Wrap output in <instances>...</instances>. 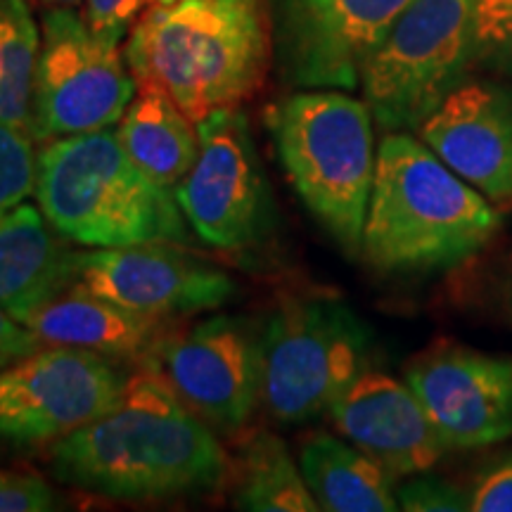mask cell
I'll list each match as a JSON object with an SVG mask.
<instances>
[{"label": "cell", "mask_w": 512, "mask_h": 512, "mask_svg": "<svg viewBox=\"0 0 512 512\" xmlns=\"http://www.w3.org/2000/svg\"><path fill=\"white\" fill-rule=\"evenodd\" d=\"M55 479L114 501L202 496L230 482L233 458L171 384L143 366L112 411L50 451Z\"/></svg>", "instance_id": "6da1fadb"}, {"label": "cell", "mask_w": 512, "mask_h": 512, "mask_svg": "<svg viewBox=\"0 0 512 512\" xmlns=\"http://www.w3.org/2000/svg\"><path fill=\"white\" fill-rule=\"evenodd\" d=\"M501 214L408 131L384 133L361 256L380 273H427L475 259Z\"/></svg>", "instance_id": "7a4b0ae2"}, {"label": "cell", "mask_w": 512, "mask_h": 512, "mask_svg": "<svg viewBox=\"0 0 512 512\" xmlns=\"http://www.w3.org/2000/svg\"><path fill=\"white\" fill-rule=\"evenodd\" d=\"M136 83H155L188 117L238 107L273 62L268 0H176L138 17L126 43Z\"/></svg>", "instance_id": "3957f363"}, {"label": "cell", "mask_w": 512, "mask_h": 512, "mask_svg": "<svg viewBox=\"0 0 512 512\" xmlns=\"http://www.w3.org/2000/svg\"><path fill=\"white\" fill-rule=\"evenodd\" d=\"M36 202L50 228L81 247L181 245L174 190L133 162L117 128L48 140L36 157Z\"/></svg>", "instance_id": "277c9868"}, {"label": "cell", "mask_w": 512, "mask_h": 512, "mask_svg": "<svg viewBox=\"0 0 512 512\" xmlns=\"http://www.w3.org/2000/svg\"><path fill=\"white\" fill-rule=\"evenodd\" d=\"M294 192L349 256H361L377 145L366 100L337 88H304L266 114Z\"/></svg>", "instance_id": "5b68a950"}, {"label": "cell", "mask_w": 512, "mask_h": 512, "mask_svg": "<svg viewBox=\"0 0 512 512\" xmlns=\"http://www.w3.org/2000/svg\"><path fill=\"white\" fill-rule=\"evenodd\" d=\"M373 330L335 294H297L275 306L259 332V401L275 422L328 415L370 368Z\"/></svg>", "instance_id": "8992f818"}, {"label": "cell", "mask_w": 512, "mask_h": 512, "mask_svg": "<svg viewBox=\"0 0 512 512\" xmlns=\"http://www.w3.org/2000/svg\"><path fill=\"white\" fill-rule=\"evenodd\" d=\"M479 0H411L361 74L384 133L418 131L477 64Z\"/></svg>", "instance_id": "52a82bcc"}, {"label": "cell", "mask_w": 512, "mask_h": 512, "mask_svg": "<svg viewBox=\"0 0 512 512\" xmlns=\"http://www.w3.org/2000/svg\"><path fill=\"white\" fill-rule=\"evenodd\" d=\"M119 38L98 34L76 8H50L41 24L31 136L36 143L112 128L136 98Z\"/></svg>", "instance_id": "ba28073f"}, {"label": "cell", "mask_w": 512, "mask_h": 512, "mask_svg": "<svg viewBox=\"0 0 512 512\" xmlns=\"http://www.w3.org/2000/svg\"><path fill=\"white\" fill-rule=\"evenodd\" d=\"M200 155L174 195L197 238L216 249H242L266 238L275 223L268 178L247 117L238 107L197 121Z\"/></svg>", "instance_id": "9c48e42d"}, {"label": "cell", "mask_w": 512, "mask_h": 512, "mask_svg": "<svg viewBox=\"0 0 512 512\" xmlns=\"http://www.w3.org/2000/svg\"><path fill=\"white\" fill-rule=\"evenodd\" d=\"M411 0H268L273 62L285 86L356 91Z\"/></svg>", "instance_id": "30bf717a"}, {"label": "cell", "mask_w": 512, "mask_h": 512, "mask_svg": "<svg viewBox=\"0 0 512 512\" xmlns=\"http://www.w3.org/2000/svg\"><path fill=\"white\" fill-rule=\"evenodd\" d=\"M126 377L112 358L86 349L31 351L0 370V439L48 444L74 434L112 411Z\"/></svg>", "instance_id": "8fae6325"}, {"label": "cell", "mask_w": 512, "mask_h": 512, "mask_svg": "<svg viewBox=\"0 0 512 512\" xmlns=\"http://www.w3.org/2000/svg\"><path fill=\"white\" fill-rule=\"evenodd\" d=\"M147 368L211 425L240 430L259 403V332L245 318L214 316L164 335Z\"/></svg>", "instance_id": "7c38bea8"}, {"label": "cell", "mask_w": 512, "mask_h": 512, "mask_svg": "<svg viewBox=\"0 0 512 512\" xmlns=\"http://www.w3.org/2000/svg\"><path fill=\"white\" fill-rule=\"evenodd\" d=\"M74 285L155 318L221 309L238 297L223 268L174 245L88 247L72 254Z\"/></svg>", "instance_id": "4fadbf2b"}, {"label": "cell", "mask_w": 512, "mask_h": 512, "mask_svg": "<svg viewBox=\"0 0 512 512\" xmlns=\"http://www.w3.org/2000/svg\"><path fill=\"white\" fill-rule=\"evenodd\" d=\"M403 380L448 451L494 446L512 437V358L437 342L411 358Z\"/></svg>", "instance_id": "5bb4252c"}, {"label": "cell", "mask_w": 512, "mask_h": 512, "mask_svg": "<svg viewBox=\"0 0 512 512\" xmlns=\"http://www.w3.org/2000/svg\"><path fill=\"white\" fill-rule=\"evenodd\" d=\"M344 439L377 460L394 479L432 470L448 446L406 380L368 368L330 406Z\"/></svg>", "instance_id": "9a60e30c"}, {"label": "cell", "mask_w": 512, "mask_h": 512, "mask_svg": "<svg viewBox=\"0 0 512 512\" xmlns=\"http://www.w3.org/2000/svg\"><path fill=\"white\" fill-rule=\"evenodd\" d=\"M418 136L486 200H512V88L465 81Z\"/></svg>", "instance_id": "2e32d148"}, {"label": "cell", "mask_w": 512, "mask_h": 512, "mask_svg": "<svg viewBox=\"0 0 512 512\" xmlns=\"http://www.w3.org/2000/svg\"><path fill=\"white\" fill-rule=\"evenodd\" d=\"M24 325L43 344L86 349L143 366L166 335L164 318L131 311L74 283L31 313Z\"/></svg>", "instance_id": "e0dca14e"}, {"label": "cell", "mask_w": 512, "mask_h": 512, "mask_svg": "<svg viewBox=\"0 0 512 512\" xmlns=\"http://www.w3.org/2000/svg\"><path fill=\"white\" fill-rule=\"evenodd\" d=\"M72 249L31 204L0 214V309L24 325L74 283Z\"/></svg>", "instance_id": "ac0fdd59"}, {"label": "cell", "mask_w": 512, "mask_h": 512, "mask_svg": "<svg viewBox=\"0 0 512 512\" xmlns=\"http://www.w3.org/2000/svg\"><path fill=\"white\" fill-rule=\"evenodd\" d=\"M304 482L320 510L328 512H394L396 479L347 439L313 432L299 451Z\"/></svg>", "instance_id": "d6986e66"}, {"label": "cell", "mask_w": 512, "mask_h": 512, "mask_svg": "<svg viewBox=\"0 0 512 512\" xmlns=\"http://www.w3.org/2000/svg\"><path fill=\"white\" fill-rule=\"evenodd\" d=\"M117 133L133 162L171 190L188 176L200 155L197 124L155 83H138Z\"/></svg>", "instance_id": "ffe728a7"}, {"label": "cell", "mask_w": 512, "mask_h": 512, "mask_svg": "<svg viewBox=\"0 0 512 512\" xmlns=\"http://www.w3.org/2000/svg\"><path fill=\"white\" fill-rule=\"evenodd\" d=\"M233 505L249 512H316V498L304 482L302 467L285 441L273 432H256L233 460Z\"/></svg>", "instance_id": "44dd1931"}, {"label": "cell", "mask_w": 512, "mask_h": 512, "mask_svg": "<svg viewBox=\"0 0 512 512\" xmlns=\"http://www.w3.org/2000/svg\"><path fill=\"white\" fill-rule=\"evenodd\" d=\"M41 31L29 0H0V119L31 133Z\"/></svg>", "instance_id": "7402d4cb"}, {"label": "cell", "mask_w": 512, "mask_h": 512, "mask_svg": "<svg viewBox=\"0 0 512 512\" xmlns=\"http://www.w3.org/2000/svg\"><path fill=\"white\" fill-rule=\"evenodd\" d=\"M34 136L0 119V214L22 204L36 190Z\"/></svg>", "instance_id": "603a6c76"}, {"label": "cell", "mask_w": 512, "mask_h": 512, "mask_svg": "<svg viewBox=\"0 0 512 512\" xmlns=\"http://www.w3.org/2000/svg\"><path fill=\"white\" fill-rule=\"evenodd\" d=\"M477 62L512 76V0H479Z\"/></svg>", "instance_id": "cb8c5ba5"}, {"label": "cell", "mask_w": 512, "mask_h": 512, "mask_svg": "<svg viewBox=\"0 0 512 512\" xmlns=\"http://www.w3.org/2000/svg\"><path fill=\"white\" fill-rule=\"evenodd\" d=\"M396 501L399 510L406 512H465L472 508L470 491L430 470L406 477V482L396 486Z\"/></svg>", "instance_id": "d4e9b609"}, {"label": "cell", "mask_w": 512, "mask_h": 512, "mask_svg": "<svg viewBox=\"0 0 512 512\" xmlns=\"http://www.w3.org/2000/svg\"><path fill=\"white\" fill-rule=\"evenodd\" d=\"M55 491L31 472L0 470V512H46L57 508Z\"/></svg>", "instance_id": "484cf974"}, {"label": "cell", "mask_w": 512, "mask_h": 512, "mask_svg": "<svg viewBox=\"0 0 512 512\" xmlns=\"http://www.w3.org/2000/svg\"><path fill=\"white\" fill-rule=\"evenodd\" d=\"M475 512H512V448L491 460L472 486Z\"/></svg>", "instance_id": "4316f807"}, {"label": "cell", "mask_w": 512, "mask_h": 512, "mask_svg": "<svg viewBox=\"0 0 512 512\" xmlns=\"http://www.w3.org/2000/svg\"><path fill=\"white\" fill-rule=\"evenodd\" d=\"M150 0H86V15L88 24L98 31L124 41L126 31L133 27V22L145 10Z\"/></svg>", "instance_id": "83f0119b"}, {"label": "cell", "mask_w": 512, "mask_h": 512, "mask_svg": "<svg viewBox=\"0 0 512 512\" xmlns=\"http://www.w3.org/2000/svg\"><path fill=\"white\" fill-rule=\"evenodd\" d=\"M41 347L43 342L27 328V325H22L19 320L12 318L8 311L0 309V358L12 363Z\"/></svg>", "instance_id": "f1b7e54d"}, {"label": "cell", "mask_w": 512, "mask_h": 512, "mask_svg": "<svg viewBox=\"0 0 512 512\" xmlns=\"http://www.w3.org/2000/svg\"><path fill=\"white\" fill-rule=\"evenodd\" d=\"M48 8H79L83 0H41Z\"/></svg>", "instance_id": "f546056e"}, {"label": "cell", "mask_w": 512, "mask_h": 512, "mask_svg": "<svg viewBox=\"0 0 512 512\" xmlns=\"http://www.w3.org/2000/svg\"><path fill=\"white\" fill-rule=\"evenodd\" d=\"M152 5H169V3H176V0H150Z\"/></svg>", "instance_id": "4dcf8cb0"}, {"label": "cell", "mask_w": 512, "mask_h": 512, "mask_svg": "<svg viewBox=\"0 0 512 512\" xmlns=\"http://www.w3.org/2000/svg\"><path fill=\"white\" fill-rule=\"evenodd\" d=\"M8 366H10V361H5V358H0V370L8 368Z\"/></svg>", "instance_id": "1f68e13d"}]
</instances>
